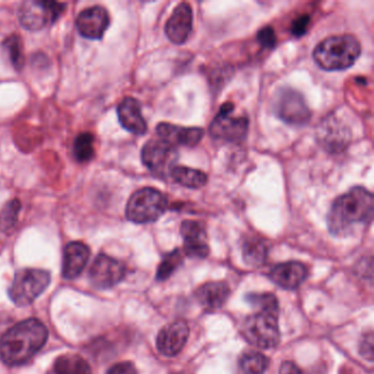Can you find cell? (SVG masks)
I'll list each match as a JSON object with an SVG mask.
<instances>
[{
    "mask_svg": "<svg viewBox=\"0 0 374 374\" xmlns=\"http://www.w3.org/2000/svg\"><path fill=\"white\" fill-rule=\"evenodd\" d=\"M182 262H184V256H182V251L180 249H175V251L165 255L161 265H159L157 274H156L157 279L161 280V281L168 279L169 276L181 266Z\"/></svg>",
    "mask_w": 374,
    "mask_h": 374,
    "instance_id": "484cf974",
    "label": "cell"
},
{
    "mask_svg": "<svg viewBox=\"0 0 374 374\" xmlns=\"http://www.w3.org/2000/svg\"><path fill=\"white\" fill-rule=\"evenodd\" d=\"M243 258L247 265L259 267L266 262L269 254L268 243L260 237L251 236L243 243Z\"/></svg>",
    "mask_w": 374,
    "mask_h": 374,
    "instance_id": "7402d4cb",
    "label": "cell"
},
{
    "mask_svg": "<svg viewBox=\"0 0 374 374\" xmlns=\"http://www.w3.org/2000/svg\"><path fill=\"white\" fill-rule=\"evenodd\" d=\"M176 147L161 138L151 140L143 146L142 161L157 178H166L177 161Z\"/></svg>",
    "mask_w": 374,
    "mask_h": 374,
    "instance_id": "30bf717a",
    "label": "cell"
},
{
    "mask_svg": "<svg viewBox=\"0 0 374 374\" xmlns=\"http://www.w3.org/2000/svg\"><path fill=\"white\" fill-rule=\"evenodd\" d=\"M279 374H302V371L294 362L284 361L280 367Z\"/></svg>",
    "mask_w": 374,
    "mask_h": 374,
    "instance_id": "836d02e7",
    "label": "cell"
},
{
    "mask_svg": "<svg viewBox=\"0 0 374 374\" xmlns=\"http://www.w3.org/2000/svg\"><path fill=\"white\" fill-rule=\"evenodd\" d=\"M233 110V103H224L208 128L212 138L231 143L241 142L246 138L249 128L248 119L245 116H232Z\"/></svg>",
    "mask_w": 374,
    "mask_h": 374,
    "instance_id": "9c48e42d",
    "label": "cell"
},
{
    "mask_svg": "<svg viewBox=\"0 0 374 374\" xmlns=\"http://www.w3.org/2000/svg\"><path fill=\"white\" fill-rule=\"evenodd\" d=\"M55 374H93L88 362L78 354H62L54 362Z\"/></svg>",
    "mask_w": 374,
    "mask_h": 374,
    "instance_id": "603a6c76",
    "label": "cell"
},
{
    "mask_svg": "<svg viewBox=\"0 0 374 374\" xmlns=\"http://www.w3.org/2000/svg\"><path fill=\"white\" fill-rule=\"evenodd\" d=\"M126 266L118 259L101 254L95 259L89 270V280L97 289H110L124 279Z\"/></svg>",
    "mask_w": 374,
    "mask_h": 374,
    "instance_id": "8fae6325",
    "label": "cell"
},
{
    "mask_svg": "<svg viewBox=\"0 0 374 374\" xmlns=\"http://www.w3.org/2000/svg\"><path fill=\"white\" fill-rule=\"evenodd\" d=\"M189 333L190 329L186 321H177L166 325L157 336V349L163 356H177L188 342Z\"/></svg>",
    "mask_w": 374,
    "mask_h": 374,
    "instance_id": "9a60e30c",
    "label": "cell"
},
{
    "mask_svg": "<svg viewBox=\"0 0 374 374\" xmlns=\"http://www.w3.org/2000/svg\"><path fill=\"white\" fill-rule=\"evenodd\" d=\"M157 135L161 140L175 146H186V147H196L204 136V130L196 126H173L171 123H161L156 128Z\"/></svg>",
    "mask_w": 374,
    "mask_h": 374,
    "instance_id": "2e32d148",
    "label": "cell"
},
{
    "mask_svg": "<svg viewBox=\"0 0 374 374\" xmlns=\"http://www.w3.org/2000/svg\"><path fill=\"white\" fill-rule=\"evenodd\" d=\"M50 272L43 269L27 268L19 270L13 278L9 297L18 307H27L36 301L50 286Z\"/></svg>",
    "mask_w": 374,
    "mask_h": 374,
    "instance_id": "5b68a950",
    "label": "cell"
},
{
    "mask_svg": "<svg viewBox=\"0 0 374 374\" xmlns=\"http://www.w3.org/2000/svg\"><path fill=\"white\" fill-rule=\"evenodd\" d=\"M48 337V328L39 319L20 321L0 338V358L8 366H21L40 352Z\"/></svg>",
    "mask_w": 374,
    "mask_h": 374,
    "instance_id": "7a4b0ae2",
    "label": "cell"
},
{
    "mask_svg": "<svg viewBox=\"0 0 374 374\" xmlns=\"http://www.w3.org/2000/svg\"><path fill=\"white\" fill-rule=\"evenodd\" d=\"M373 334L370 332L362 338L360 344V354L369 361H373Z\"/></svg>",
    "mask_w": 374,
    "mask_h": 374,
    "instance_id": "1f68e13d",
    "label": "cell"
},
{
    "mask_svg": "<svg viewBox=\"0 0 374 374\" xmlns=\"http://www.w3.org/2000/svg\"><path fill=\"white\" fill-rule=\"evenodd\" d=\"M107 374H138V370L132 362H119L112 366Z\"/></svg>",
    "mask_w": 374,
    "mask_h": 374,
    "instance_id": "d6a6232c",
    "label": "cell"
},
{
    "mask_svg": "<svg viewBox=\"0 0 374 374\" xmlns=\"http://www.w3.org/2000/svg\"><path fill=\"white\" fill-rule=\"evenodd\" d=\"M65 4L46 0H27L19 9V21L23 28L41 30L53 25L65 11Z\"/></svg>",
    "mask_w": 374,
    "mask_h": 374,
    "instance_id": "ba28073f",
    "label": "cell"
},
{
    "mask_svg": "<svg viewBox=\"0 0 374 374\" xmlns=\"http://www.w3.org/2000/svg\"><path fill=\"white\" fill-rule=\"evenodd\" d=\"M194 11L188 3H181L173 9L167 21L165 33L171 43L176 46L184 44L192 32Z\"/></svg>",
    "mask_w": 374,
    "mask_h": 374,
    "instance_id": "4fadbf2b",
    "label": "cell"
},
{
    "mask_svg": "<svg viewBox=\"0 0 374 374\" xmlns=\"http://www.w3.org/2000/svg\"><path fill=\"white\" fill-rule=\"evenodd\" d=\"M91 251L81 241H72L64 249L62 274L65 279H76L88 264Z\"/></svg>",
    "mask_w": 374,
    "mask_h": 374,
    "instance_id": "e0dca14e",
    "label": "cell"
},
{
    "mask_svg": "<svg viewBox=\"0 0 374 374\" xmlns=\"http://www.w3.org/2000/svg\"><path fill=\"white\" fill-rule=\"evenodd\" d=\"M257 40L264 48H274L276 44V36L272 27H265L257 33Z\"/></svg>",
    "mask_w": 374,
    "mask_h": 374,
    "instance_id": "f546056e",
    "label": "cell"
},
{
    "mask_svg": "<svg viewBox=\"0 0 374 374\" xmlns=\"http://www.w3.org/2000/svg\"><path fill=\"white\" fill-rule=\"evenodd\" d=\"M361 54V44L352 34L333 36L317 44L313 52L315 63L324 71H344L352 67Z\"/></svg>",
    "mask_w": 374,
    "mask_h": 374,
    "instance_id": "3957f363",
    "label": "cell"
},
{
    "mask_svg": "<svg viewBox=\"0 0 374 374\" xmlns=\"http://www.w3.org/2000/svg\"><path fill=\"white\" fill-rule=\"evenodd\" d=\"M3 50L11 60V65L15 69H21L25 63V56H23L22 42H21L20 36L13 34L6 39L3 42Z\"/></svg>",
    "mask_w": 374,
    "mask_h": 374,
    "instance_id": "4316f807",
    "label": "cell"
},
{
    "mask_svg": "<svg viewBox=\"0 0 374 374\" xmlns=\"http://www.w3.org/2000/svg\"><path fill=\"white\" fill-rule=\"evenodd\" d=\"M309 22H311V18L309 15H301L299 18L295 19L292 23L291 32L294 36H304L307 33V28H309Z\"/></svg>",
    "mask_w": 374,
    "mask_h": 374,
    "instance_id": "4dcf8cb0",
    "label": "cell"
},
{
    "mask_svg": "<svg viewBox=\"0 0 374 374\" xmlns=\"http://www.w3.org/2000/svg\"><path fill=\"white\" fill-rule=\"evenodd\" d=\"M247 302L256 307L258 312H268L278 314V300L272 293H251L246 297Z\"/></svg>",
    "mask_w": 374,
    "mask_h": 374,
    "instance_id": "83f0119b",
    "label": "cell"
},
{
    "mask_svg": "<svg viewBox=\"0 0 374 374\" xmlns=\"http://www.w3.org/2000/svg\"><path fill=\"white\" fill-rule=\"evenodd\" d=\"M168 199L161 191L151 187L132 194L126 206V218L136 224L153 223L168 210Z\"/></svg>",
    "mask_w": 374,
    "mask_h": 374,
    "instance_id": "277c9868",
    "label": "cell"
},
{
    "mask_svg": "<svg viewBox=\"0 0 374 374\" xmlns=\"http://www.w3.org/2000/svg\"><path fill=\"white\" fill-rule=\"evenodd\" d=\"M373 196L363 187H354L333 202L327 216L334 236L346 237L367 227L373 219Z\"/></svg>",
    "mask_w": 374,
    "mask_h": 374,
    "instance_id": "6da1fadb",
    "label": "cell"
},
{
    "mask_svg": "<svg viewBox=\"0 0 374 374\" xmlns=\"http://www.w3.org/2000/svg\"><path fill=\"white\" fill-rule=\"evenodd\" d=\"M276 315L268 312H257L243 323L241 333L253 346L272 349L280 342L279 323Z\"/></svg>",
    "mask_w": 374,
    "mask_h": 374,
    "instance_id": "8992f818",
    "label": "cell"
},
{
    "mask_svg": "<svg viewBox=\"0 0 374 374\" xmlns=\"http://www.w3.org/2000/svg\"><path fill=\"white\" fill-rule=\"evenodd\" d=\"M180 234L184 239V249L187 256L196 259H203L208 256L210 247L203 224L186 220L181 223Z\"/></svg>",
    "mask_w": 374,
    "mask_h": 374,
    "instance_id": "7c38bea8",
    "label": "cell"
},
{
    "mask_svg": "<svg viewBox=\"0 0 374 374\" xmlns=\"http://www.w3.org/2000/svg\"><path fill=\"white\" fill-rule=\"evenodd\" d=\"M272 110L282 122L290 126H304L312 116L303 95L290 87H282L276 91L272 100Z\"/></svg>",
    "mask_w": 374,
    "mask_h": 374,
    "instance_id": "52a82bcc",
    "label": "cell"
},
{
    "mask_svg": "<svg viewBox=\"0 0 374 374\" xmlns=\"http://www.w3.org/2000/svg\"><path fill=\"white\" fill-rule=\"evenodd\" d=\"M21 204L17 199L8 202L3 210L0 211V231H8L13 229L15 224L18 221L19 212Z\"/></svg>",
    "mask_w": 374,
    "mask_h": 374,
    "instance_id": "f1b7e54d",
    "label": "cell"
},
{
    "mask_svg": "<svg viewBox=\"0 0 374 374\" xmlns=\"http://www.w3.org/2000/svg\"><path fill=\"white\" fill-rule=\"evenodd\" d=\"M239 373L264 374L268 368L266 356L258 352H247L239 359Z\"/></svg>",
    "mask_w": 374,
    "mask_h": 374,
    "instance_id": "cb8c5ba5",
    "label": "cell"
},
{
    "mask_svg": "<svg viewBox=\"0 0 374 374\" xmlns=\"http://www.w3.org/2000/svg\"><path fill=\"white\" fill-rule=\"evenodd\" d=\"M173 180L189 189H199L206 186L208 175L198 169L185 166H173L168 173Z\"/></svg>",
    "mask_w": 374,
    "mask_h": 374,
    "instance_id": "44dd1931",
    "label": "cell"
},
{
    "mask_svg": "<svg viewBox=\"0 0 374 374\" xmlns=\"http://www.w3.org/2000/svg\"><path fill=\"white\" fill-rule=\"evenodd\" d=\"M229 293L231 290L224 282H208L196 290V298L204 309L213 311L227 301Z\"/></svg>",
    "mask_w": 374,
    "mask_h": 374,
    "instance_id": "ffe728a7",
    "label": "cell"
},
{
    "mask_svg": "<svg viewBox=\"0 0 374 374\" xmlns=\"http://www.w3.org/2000/svg\"><path fill=\"white\" fill-rule=\"evenodd\" d=\"M110 25V15L108 11L100 6L87 8L78 15L76 25L78 32L84 38L91 40L101 39Z\"/></svg>",
    "mask_w": 374,
    "mask_h": 374,
    "instance_id": "5bb4252c",
    "label": "cell"
},
{
    "mask_svg": "<svg viewBox=\"0 0 374 374\" xmlns=\"http://www.w3.org/2000/svg\"><path fill=\"white\" fill-rule=\"evenodd\" d=\"M121 126L135 135H143L147 131V123L142 114L141 105L136 99L126 97L118 106Z\"/></svg>",
    "mask_w": 374,
    "mask_h": 374,
    "instance_id": "ac0fdd59",
    "label": "cell"
},
{
    "mask_svg": "<svg viewBox=\"0 0 374 374\" xmlns=\"http://www.w3.org/2000/svg\"><path fill=\"white\" fill-rule=\"evenodd\" d=\"M270 279L283 289H297L307 279V269L301 262H289L276 265L270 272Z\"/></svg>",
    "mask_w": 374,
    "mask_h": 374,
    "instance_id": "d6986e66",
    "label": "cell"
},
{
    "mask_svg": "<svg viewBox=\"0 0 374 374\" xmlns=\"http://www.w3.org/2000/svg\"><path fill=\"white\" fill-rule=\"evenodd\" d=\"M95 138L91 133H81L74 142L73 154L76 161L79 163H87L95 156Z\"/></svg>",
    "mask_w": 374,
    "mask_h": 374,
    "instance_id": "d4e9b609",
    "label": "cell"
}]
</instances>
